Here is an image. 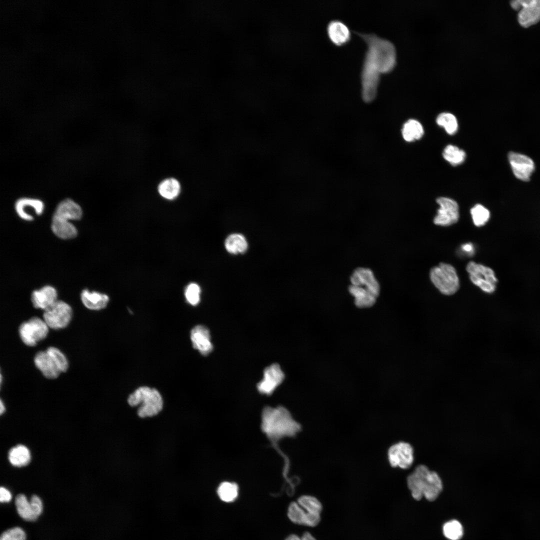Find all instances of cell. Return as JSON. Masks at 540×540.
Returning a JSON list of instances; mask_svg holds the SVG:
<instances>
[{
	"label": "cell",
	"instance_id": "f1b7e54d",
	"mask_svg": "<svg viewBox=\"0 0 540 540\" xmlns=\"http://www.w3.org/2000/svg\"><path fill=\"white\" fill-rule=\"evenodd\" d=\"M297 502L307 513L321 515L323 506L316 496L308 494L302 495L298 498Z\"/></svg>",
	"mask_w": 540,
	"mask_h": 540
},
{
	"label": "cell",
	"instance_id": "e0dca14e",
	"mask_svg": "<svg viewBox=\"0 0 540 540\" xmlns=\"http://www.w3.org/2000/svg\"><path fill=\"white\" fill-rule=\"evenodd\" d=\"M190 340L194 348L202 355L206 356L212 350V344L208 328L202 325H197L190 332Z\"/></svg>",
	"mask_w": 540,
	"mask_h": 540
},
{
	"label": "cell",
	"instance_id": "7402d4cb",
	"mask_svg": "<svg viewBox=\"0 0 540 540\" xmlns=\"http://www.w3.org/2000/svg\"><path fill=\"white\" fill-rule=\"evenodd\" d=\"M34 362L36 368L48 378H56L60 372L46 351L38 352L34 356Z\"/></svg>",
	"mask_w": 540,
	"mask_h": 540
},
{
	"label": "cell",
	"instance_id": "9a60e30c",
	"mask_svg": "<svg viewBox=\"0 0 540 540\" xmlns=\"http://www.w3.org/2000/svg\"><path fill=\"white\" fill-rule=\"evenodd\" d=\"M508 157L516 177L523 181H528L534 170L533 160L525 155L514 152H510Z\"/></svg>",
	"mask_w": 540,
	"mask_h": 540
},
{
	"label": "cell",
	"instance_id": "52a82bcc",
	"mask_svg": "<svg viewBox=\"0 0 540 540\" xmlns=\"http://www.w3.org/2000/svg\"><path fill=\"white\" fill-rule=\"evenodd\" d=\"M466 270L470 281L482 291L488 294L495 291L498 279L491 268L471 261L467 264Z\"/></svg>",
	"mask_w": 540,
	"mask_h": 540
},
{
	"label": "cell",
	"instance_id": "ac0fdd59",
	"mask_svg": "<svg viewBox=\"0 0 540 540\" xmlns=\"http://www.w3.org/2000/svg\"><path fill=\"white\" fill-rule=\"evenodd\" d=\"M326 30L330 40L336 46L344 45L350 39L351 34L350 28L340 20H330L328 24Z\"/></svg>",
	"mask_w": 540,
	"mask_h": 540
},
{
	"label": "cell",
	"instance_id": "277c9868",
	"mask_svg": "<svg viewBox=\"0 0 540 540\" xmlns=\"http://www.w3.org/2000/svg\"><path fill=\"white\" fill-rule=\"evenodd\" d=\"M407 484L412 496L420 500L423 496L429 501L434 500L443 488L442 480L435 472L424 465H419L408 476Z\"/></svg>",
	"mask_w": 540,
	"mask_h": 540
},
{
	"label": "cell",
	"instance_id": "4dcf8cb0",
	"mask_svg": "<svg viewBox=\"0 0 540 540\" xmlns=\"http://www.w3.org/2000/svg\"><path fill=\"white\" fill-rule=\"evenodd\" d=\"M442 156L452 165L457 166L464 162L466 155L462 150L456 146L448 144L444 148Z\"/></svg>",
	"mask_w": 540,
	"mask_h": 540
},
{
	"label": "cell",
	"instance_id": "ffe728a7",
	"mask_svg": "<svg viewBox=\"0 0 540 540\" xmlns=\"http://www.w3.org/2000/svg\"><path fill=\"white\" fill-rule=\"evenodd\" d=\"M57 300L56 290L50 286H46L40 290L34 291L32 294V302L34 306L44 310Z\"/></svg>",
	"mask_w": 540,
	"mask_h": 540
},
{
	"label": "cell",
	"instance_id": "ba28073f",
	"mask_svg": "<svg viewBox=\"0 0 540 540\" xmlns=\"http://www.w3.org/2000/svg\"><path fill=\"white\" fill-rule=\"evenodd\" d=\"M72 316L70 306L62 300H57L52 305L44 310L43 318L48 328L60 329L66 328Z\"/></svg>",
	"mask_w": 540,
	"mask_h": 540
},
{
	"label": "cell",
	"instance_id": "836d02e7",
	"mask_svg": "<svg viewBox=\"0 0 540 540\" xmlns=\"http://www.w3.org/2000/svg\"><path fill=\"white\" fill-rule=\"evenodd\" d=\"M444 536L450 540H458L463 536V528L460 523L456 520L449 521L444 525Z\"/></svg>",
	"mask_w": 540,
	"mask_h": 540
},
{
	"label": "cell",
	"instance_id": "ab89813d",
	"mask_svg": "<svg viewBox=\"0 0 540 540\" xmlns=\"http://www.w3.org/2000/svg\"><path fill=\"white\" fill-rule=\"evenodd\" d=\"M300 538L302 540H316V538L309 532H304Z\"/></svg>",
	"mask_w": 540,
	"mask_h": 540
},
{
	"label": "cell",
	"instance_id": "8992f818",
	"mask_svg": "<svg viewBox=\"0 0 540 540\" xmlns=\"http://www.w3.org/2000/svg\"><path fill=\"white\" fill-rule=\"evenodd\" d=\"M430 276L435 287L444 295H452L460 288L456 271L450 264L442 262L433 267L430 270Z\"/></svg>",
	"mask_w": 540,
	"mask_h": 540
},
{
	"label": "cell",
	"instance_id": "4316f807",
	"mask_svg": "<svg viewBox=\"0 0 540 540\" xmlns=\"http://www.w3.org/2000/svg\"><path fill=\"white\" fill-rule=\"evenodd\" d=\"M424 130L422 124L417 120L410 119L403 125L402 134L404 139L412 142L420 139L424 135Z\"/></svg>",
	"mask_w": 540,
	"mask_h": 540
},
{
	"label": "cell",
	"instance_id": "44dd1931",
	"mask_svg": "<svg viewBox=\"0 0 540 540\" xmlns=\"http://www.w3.org/2000/svg\"><path fill=\"white\" fill-rule=\"evenodd\" d=\"M182 190L180 182L173 176L162 178L156 186V190L160 196L169 200L176 198L180 194Z\"/></svg>",
	"mask_w": 540,
	"mask_h": 540
},
{
	"label": "cell",
	"instance_id": "5b68a950",
	"mask_svg": "<svg viewBox=\"0 0 540 540\" xmlns=\"http://www.w3.org/2000/svg\"><path fill=\"white\" fill-rule=\"evenodd\" d=\"M131 407L138 406L136 415L142 419L151 418L158 415L164 406L163 398L154 388L140 386L130 394L127 400Z\"/></svg>",
	"mask_w": 540,
	"mask_h": 540
},
{
	"label": "cell",
	"instance_id": "7a4b0ae2",
	"mask_svg": "<svg viewBox=\"0 0 540 540\" xmlns=\"http://www.w3.org/2000/svg\"><path fill=\"white\" fill-rule=\"evenodd\" d=\"M262 418V429L271 440L295 436L301 430L300 424L283 406L264 408Z\"/></svg>",
	"mask_w": 540,
	"mask_h": 540
},
{
	"label": "cell",
	"instance_id": "3957f363",
	"mask_svg": "<svg viewBox=\"0 0 540 540\" xmlns=\"http://www.w3.org/2000/svg\"><path fill=\"white\" fill-rule=\"evenodd\" d=\"M350 293L354 298V304L360 308L372 306L380 292V286L372 272L369 268H358L350 278Z\"/></svg>",
	"mask_w": 540,
	"mask_h": 540
},
{
	"label": "cell",
	"instance_id": "83f0119b",
	"mask_svg": "<svg viewBox=\"0 0 540 540\" xmlns=\"http://www.w3.org/2000/svg\"><path fill=\"white\" fill-rule=\"evenodd\" d=\"M226 250L232 254L244 252L248 248L245 238L239 234H233L227 237L224 242Z\"/></svg>",
	"mask_w": 540,
	"mask_h": 540
},
{
	"label": "cell",
	"instance_id": "484cf974",
	"mask_svg": "<svg viewBox=\"0 0 540 540\" xmlns=\"http://www.w3.org/2000/svg\"><path fill=\"white\" fill-rule=\"evenodd\" d=\"M30 452L26 446L19 444L12 448L8 452V460L15 466L21 467L27 465L30 462Z\"/></svg>",
	"mask_w": 540,
	"mask_h": 540
},
{
	"label": "cell",
	"instance_id": "d590c367",
	"mask_svg": "<svg viewBox=\"0 0 540 540\" xmlns=\"http://www.w3.org/2000/svg\"><path fill=\"white\" fill-rule=\"evenodd\" d=\"M200 288L197 284L191 283L188 284L185 291V296L188 302L192 306L198 304L200 300Z\"/></svg>",
	"mask_w": 540,
	"mask_h": 540
},
{
	"label": "cell",
	"instance_id": "9c48e42d",
	"mask_svg": "<svg viewBox=\"0 0 540 540\" xmlns=\"http://www.w3.org/2000/svg\"><path fill=\"white\" fill-rule=\"evenodd\" d=\"M48 332V326L44 321L38 317H33L21 324L19 334L23 342L28 346H36L45 338Z\"/></svg>",
	"mask_w": 540,
	"mask_h": 540
},
{
	"label": "cell",
	"instance_id": "30bf717a",
	"mask_svg": "<svg viewBox=\"0 0 540 540\" xmlns=\"http://www.w3.org/2000/svg\"><path fill=\"white\" fill-rule=\"evenodd\" d=\"M510 5L518 11V20L522 27H529L540 20V0H512Z\"/></svg>",
	"mask_w": 540,
	"mask_h": 540
},
{
	"label": "cell",
	"instance_id": "74e56055",
	"mask_svg": "<svg viewBox=\"0 0 540 540\" xmlns=\"http://www.w3.org/2000/svg\"><path fill=\"white\" fill-rule=\"evenodd\" d=\"M10 492L6 488L1 487L0 488V500L2 502H8L12 500Z\"/></svg>",
	"mask_w": 540,
	"mask_h": 540
},
{
	"label": "cell",
	"instance_id": "2e32d148",
	"mask_svg": "<svg viewBox=\"0 0 540 540\" xmlns=\"http://www.w3.org/2000/svg\"><path fill=\"white\" fill-rule=\"evenodd\" d=\"M14 208L20 218L30 221L34 220V216L31 212L38 216L41 215L44 212V204L40 199L24 197L20 198L16 202Z\"/></svg>",
	"mask_w": 540,
	"mask_h": 540
},
{
	"label": "cell",
	"instance_id": "d6986e66",
	"mask_svg": "<svg viewBox=\"0 0 540 540\" xmlns=\"http://www.w3.org/2000/svg\"><path fill=\"white\" fill-rule=\"evenodd\" d=\"M82 215L80 206L72 199L62 200L56 206L53 216L64 220H78Z\"/></svg>",
	"mask_w": 540,
	"mask_h": 540
},
{
	"label": "cell",
	"instance_id": "f35d334b",
	"mask_svg": "<svg viewBox=\"0 0 540 540\" xmlns=\"http://www.w3.org/2000/svg\"><path fill=\"white\" fill-rule=\"evenodd\" d=\"M462 252L468 256H472L475 252V248L472 243L468 242L461 246Z\"/></svg>",
	"mask_w": 540,
	"mask_h": 540
},
{
	"label": "cell",
	"instance_id": "4fadbf2b",
	"mask_svg": "<svg viewBox=\"0 0 540 540\" xmlns=\"http://www.w3.org/2000/svg\"><path fill=\"white\" fill-rule=\"evenodd\" d=\"M15 504L19 516L26 521L36 520L42 512V501L36 495L32 496L29 502L26 496L19 494L16 498Z\"/></svg>",
	"mask_w": 540,
	"mask_h": 540
},
{
	"label": "cell",
	"instance_id": "7c38bea8",
	"mask_svg": "<svg viewBox=\"0 0 540 540\" xmlns=\"http://www.w3.org/2000/svg\"><path fill=\"white\" fill-rule=\"evenodd\" d=\"M414 450L408 442H400L392 444L388 452L390 465L394 468L408 469L414 462Z\"/></svg>",
	"mask_w": 540,
	"mask_h": 540
},
{
	"label": "cell",
	"instance_id": "e575fe53",
	"mask_svg": "<svg viewBox=\"0 0 540 540\" xmlns=\"http://www.w3.org/2000/svg\"><path fill=\"white\" fill-rule=\"evenodd\" d=\"M46 351L52 358L60 372H66L68 364L65 356L58 348L54 347H50Z\"/></svg>",
	"mask_w": 540,
	"mask_h": 540
},
{
	"label": "cell",
	"instance_id": "60d3db41",
	"mask_svg": "<svg viewBox=\"0 0 540 540\" xmlns=\"http://www.w3.org/2000/svg\"><path fill=\"white\" fill-rule=\"evenodd\" d=\"M285 540H302L300 536L296 534H291L289 535Z\"/></svg>",
	"mask_w": 540,
	"mask_h": 540
},
{
	"label": "cell",
	"instance_id": "8fae6325",
	"mask_svg": "<svg viewBox=\"0 0 540 540\" xmlns=\"http://www.w3.org/2000/svg\"><path fill=\"white\" fill-rule=\"evenodd\" d=\"M439 205L434 223L447 226L456 223L459 219V206L456 201L447 197H439L436 200Z\"/></svg>",
	"mask_w": 540,
	"mask_h": 540
},
{
	"label": "cell",
	"instance_id": "f546056e",
	"mask_svg": "<svg viewBox=\"0 0 540 540\" xmlns=\"http://www.w3.org/2000/svg\"><path fill=\"white\" fill-rule=\"evenodd\" d=\"M217 494L222 501L226 502H232L238 496V486L236 484L232 482H222L218 488Z\"/></svg>",
	"mask_w": 540,
	"mask_h": 540
},
{
	"label": "cell",
	"instance_id": "603a6c76",
	"mask_svg": "<svg viewBox=\"0 0 540 540\" xmlns=\"http://www.w3.org/2000/svg\"><path fill=\"white\" fill-rule=\"evenodd\" d=\"M81 300L84 306L91 310H100L105 308L109 301L108 296L96 292H90L84 290L80 294Z\"/></svg>",
	"mask_w": 540,
	"mask_h": 540
},
{
	"label": "cell",
	"instance_id": "1f68e13d",
	"mask_svg": "<svg viewBox=\"0 0 540 540\" xmlns=\"http://www.w3.org/2000/svg\"><path fill=\"white\" fill-rule=\"evenodd\" d=\"M436 122L450 135H453L457 132L458 121L456 117L451 113L445 112L440 114L436 118Z\"/></svg>",
	"mask_w": 540,
	"mask_h": 540
},
{
	"label": "cell",
	"instance_id": "d4e9b609",
	"mask_svg": "<svg viewBox=\"0 0 540 540\" xmlns=\"http://www.w3.org/2000/svg\"><path fill=\"white\" fill-rule=\"evenodd\" d=\"M51 228L54 234L62 239L72 238L78 233L76 226L70 220L54 216L52 218Z\"/></svg>",
	"mask_w": 540,
	"mask_h": 540
},
{
	"label": "cell",
	"instance_id": "5bb4252c",
	"mask_svg": "<svg viewBox=\"0 0 540 540\" xmlns=\"http://www.w3.org/2000/svg\"><path fill=\"white\" fill-rule=\"evenodd\" d=\"M284 378L279 364H272L264 369L263 378L258 383L257 388L261 394L270 395L282 382Z\"/></svg>",
	"mask_w": 540,
	"mask_h": 540
},
{
	"label": "cell",
	"instance_id": "cb8c5ba5",
	"mask_svg": "<svg viewBox=\"0 0 540 540\" xmlns=\"http://www.w3.org/2000/svg\"><path fill=\"white\" fill-rule=\"evenodd\" d=\"M288 516L294 524L311 527L316 514L307 513L296 502H292L288 508Z\"/></svg>",
	"mask_w": 540,
	"mask_h": 540
},
{
	"label": "cell",
	"instance_id": "6da1fadb",
	"mask_svg": "<svg viewBox=\"0 0 540 540\" xmlns=\"http://www.w3.org/2000/svg\"><path fill=\"white\" fill-rule=\"evenodd\" d=\"M354 32L367 45L362 69L379 76L390 72L396 64V50L394 44L374 34Z\"/></svg>",
	"mask_w": 540,
	"mask_h": 540
},
{
	"label": "cell",
	"instance_id": "8d00e7d4",
	"mask_svg": "<svg viewBox=\"0 0 540 540\" xmlns=\"http://www.w3.org/2000/svg\"><path fill=\"white\" fill-rule=\"evenodd\" d=\"M0 540H26V534L22 528L15 527L3 532Z\"/></svg>",
	"mask_w": 540,
	"mask_h": 540
},
{
	"label": "cell",
	"instance_id": "d6a6232c",
	"mask_svg": "<svg viewBox=\"0 0 540 540\" xmlns=\"http://www.w3.org/2000/svg\"><path fill=\"white\" fill-rule=\"evenodd\" d=\"M470 213L474 224L478 227L486 224L490 218L488 210L480 204H476L472 208Z\"/></svg>",
	"mask_w": 540,
	"mask_h": 540
},
{
	"label": "cell",
	"instance_id": "b9f144b4",
	"mask_svg": "<svg viewBox=\"0 0 540 540\" xmlns=\"http://www.w3.org/2000/svg\"><path fill=\"white\" fill-rule=\"evenodd\" d=\"M6 408L4 405L1 400L0 402V413L1 414H2L4 412Z\"/></svg>",
	"mask_w": 540,
	"mask_h": 540
}]
</instances>
